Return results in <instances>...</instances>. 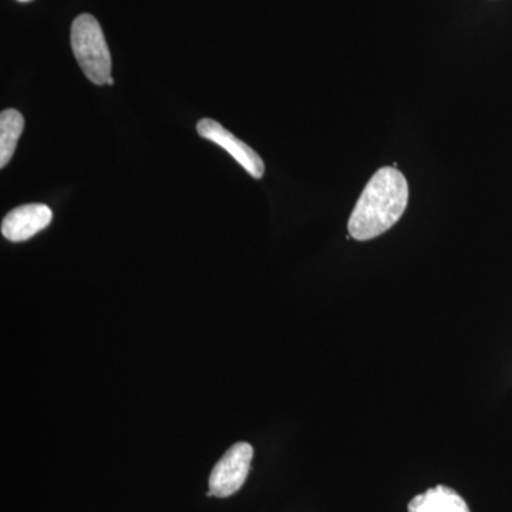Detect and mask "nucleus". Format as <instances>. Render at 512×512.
<instances>
[{
	"mask_svg": "<svg viewBox=\"0 0 512 512\" xmlns=\"http://www.w3.org/2000/svg\"><path fill=\"white\" fill-rule=\"evenodd\" d=\"M53 220V212L45 204H26L10 211L2 221V235L10 242H23L35 237Z\"/></svg>",
	"mask_w": 512,
	"mask_h": 512,
	"instance_id": "obj_5",
	"label": "nucleus"
},
{
	"mask_svg": "<svg viewBox=\"0 0 512 512\" xmlns=\"http://www.w3.org/2000/svg\"><path fill=\"white\" fill-rule=\"evenodd\" d=\"M197 131L202 138H207L211 143L224 148L229 156L234 158L252 178L259 180V178L264 177L265 164L259 154L244 141L239 140L237 136L229 133L227 128L222 127V124L218 121L202 119L198 121Z\"/></svg>",
	"mask_w": 512,
	"mask_h": 512,
	"instance_id": "obj_4",
	"label": "nucleus"
},
{
	"mask_svg": "<svg viewBox=\"0 0 512 512\" xmlns=\"http://www.w3.org/2000/svg\"><path fill=\"white\" fill-rule=\"evenodd\" d=\"M72 49L90 82L103 86L111 79V56L100 23L92 15L77 16L72 25Z\"/></svg>",
	"mask_w": 512,
	"mask_h": 512,
	"instance_id": "obj_2",
	"label": "nucleus"
},
{
	"mask_svg": "<svg viewBox=\"0 0 512 512\" xmlns=\"http://www.w3.org/2000/svg\"><path fill=\"white\" fill-rule=\"evenodd\" d=\"M20 2H28V0H20Z\"/></svg>",
	"mask_w": 512,
	"mask_h": 512,
	"instance_id": "obj_9",
	"label": "nucleus"
},
{
	"mask_svg": "<svg viewBox=\"0 0 512 512\" xmlns=\"http://www.w3.org/2000/svg\"><path fill=\"white\" fill-rule=\"evenodd\" d=\"M254 448L251 444H234L221 460L212 468L210 476V493L214 497L227 498L241 490L247 481L251 468Z\"/></svg>",
	"mask_w": 512,
	"mask_h": 512,
	"instance_id": "obj_3",
	"label": "nucleus"
},
{
	"mask_svg": "<svg viewBox=\"0 0 512 512\" xmlns=\"http://www.w3.org/2000/svg\"><path fill=\"white\" fill-rule=\"evenodd\" d=\"M409 202V184L402 171L383 167L360 194L348 228L356 241H370L389 231L402 218Z\"/></svg>",
	"mask_w": 512,
	"mask_h": 512,
	"instance_id": "obj_1",
	"label": "nucleus"
},
{
	"mask_svg": "<svg viewBox=\"0 0 512 512\" xmlns=\"http://www.w3.org/2000/svg\"><path fill=\"white\" fill-rule=\"evenodd\" d=\"M409 512H471L470 508L453 488L437 485L426 493L416 495L407 507Z\"/></svg>",
	"mask_w": 512,
	"mask_h": 512,
	"instance_id": "obj_6",
	"label": "nucleus"
},
{
	"mask_svg": "<svg viewBox=\"0 0 512 512\" xmlns=\"http://www.w3.org/2000/svg\"><path fill=\"white\" fill-rule=\"evenodd\" d=\"M107 84H109V86H114V80H113V77H111V79L109 80V83H107Z\"/></svg>",
	"mask_w": 512,
	"mask_h": 512,
	"instance_id": "obj_8",
	"label": "nucleus"
},
{
	"mask_svg": "<svg viewBox=\"0 0 512 512\" xmlns=\"http://www.w3.org/2000/svg\"><path fill=\"white\" fill-rule=\"evenodd\" d=\"M23 127L25 120L18 110H5L0 114V167L5 168L12 160Z\"/></svg>",
	"mask_w": 512,
	"mask_h": 512,
	"instance_id": "obj_7",
	"label": "nucleus"
}]
</instances>
